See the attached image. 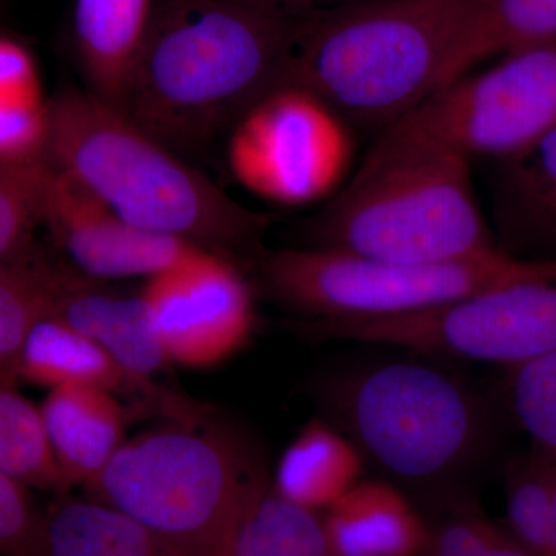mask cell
I'll list each match as a JSON object with an SVG mask.
<instances>
[{
  "mask_svg": "<svg viewBox=\"0 0 556 556\" xmlns=\"http://www.w3.org/2000/svg\"><path fill=\"white\" fill-rule=\"evenodd\" d=\"M308 248L401 263L450 262L497 249L470 161L368 152L356 175L306 219Z\"/></svg>",
  "mask_w": 556,
  "mask_h": 556,
  "instance_id": "obj_4",
  "label": "cell"
},
{
  "mask_svg": "<svg viewBox=\"0 0 556 556\" xmlns=\"http://www.w3.org/2000/svg\"><path fill=\"white\" fill-rule=\"evenodd\" d=\"M343 556H422L430 527L396 484L358 481L324 511Z\"/></svg>",
  "mask_w": 556,
  "mask_h": 556,
  "instance_id": "obj_17",
  "label": "cell"
},
{
  "mask_svg": "<svg viewBox=\"0 0 556 556\" xmlns=\"http://www.w3.org/2000/svg\"><path fill=\"white\" fill-rule=\"evenodd\" d=\"M422 556H533L497 525L479 511H460L430 529Z\"/></svg>",
  "mask_w": 556,
  "mask_h": 556,
  "instance_id": "obj_29",
  "label": "cell"
},
{
  "mask_svg": "<svg viewBox=\"0 0 556 556\" xmlns=\"http://www.w3.org/2000/svg\"><path fill=\"white\" fill-rule=\"evenodd\" d=\"M49 138L50 100L35 58L16 40L0 38V164L46 160Z\"/></svg>",
  "mask_w": 556,
  "mask_h": 556,
  "instance_id": "obj_22",
  "label": "cell"
},
{
  "mask_svg": "<svg viewBox=\"0 0 556 556\" xmlns=\"http://www.w3.org/2000/svg\"><path fill=\"white\" fill-rule=\"evenodd\" d=\"M39 408L64 489L90 484L124 444L126 413L113 391L58 388Z\"/></svg>",
  "mask_w": 556,
  "mask_h": 556,
  "instance_id": "obj_15",
  "label": "cell"
},
{
  "mask_svg": "<svg viewBox=\"0 0 556 556\" xmlns=\"http://www.w3.org/2000/svg\"><path fill=\"white\" fill-rule=\"evenodd\" d=\"M329 422L388 478L416 486L463 473L485 448L489 412L455 376L391 361L339 372L318 386Z\"/></svg>",
  "mask_w": 556,
  "mask_h": 556,
  "instance_id": "obj_5",
  "label": "cell"
},
{
  "mask_svg": "<svg viewBox=\"0 0 556 556\" xmlns=\"http://www.w3.org/2000/svg\"><path fill=\"white\" fill-rule=\"evenodd\" d=\"M493 215L501 251L556 260V127L517 155L497 161Z\"/></svg>",
  "mask_w": 556,
  "mask_h": 556,
  "instance_id": "obj_14",
  "label": "cell"
},
{
  "mask_svg": "<svg viewBox=\"0 0 556 556\" xmlns=\"http://www.w3.org/2000/svg\"><path fill=\"white\" fill-rule=\"evenodd\" d=\"M551 40H556V0H485L471 42L470 65Z\"/></svg>",
  "mask_w": 556,
  "mask_h": 556,
  "instance_id": "obj_27",
  "label": "cell"
},
{
  "mask_svg": "<svg viewBox=\"0 0 556 556\" xmlns=\"http://www.w3.org/2000/svg\"><path fill=\"white\" fill-rule=\"evenodd\" d=\"M225 139L236 181L283 207L334 195L353 153L345 121L316 94L294 86H278L260 98Z\"/></svg>",
  "mask_w": 556,
  "mask_h": 556,
  "instance_id": "obj_10",
  "label": "cell"
},
{
  "mask_svg": "<svg viewBox=\"0 0 556 556\" xmlns=\"http://www.w3.org/2000/svg\"><path fill=\"white\" fill-rule=\"evenodd\" d=\"M225 556H343L324 514L291 503L257 468L249 479Z\"/></svg>",
  "mask_w": 556,
  "mask_h": 556,
  "instance_id": "obj_19",
  "label": "cell"
},
{
  "mask_svg": "<svg viewBox=\"0 0 556 556\" xmlns=\"http://www.w3.org/2000/svg\"><path fill=\"white\" fill-rule=\"evenodd\" d=\"M257 468L233 434L185 422L124 441L86 486L91 500L179 547L225 556L241 496Z\"/></svg>",
  "mask_w": 556,
  "mask_h": 556,
  "instance_id": "obj_6",
  "label": "cell"
},
{
  "mask_svg": "<svg viewBox=\"0 0 556 556\" xmlns=\"http://www.w3.org/2000/svg\"><path fill=\"white\" fill-rule=\"evenodd\" d=\"M555 127L556 40H551L452 80L386 127L369 152L500 161Z\"/></svg>",
  "mask_w": 556,
  "mask_h": 556,
  "instance_id": "obj_8",
  "label": "cell"
},
{
  "mask_svg": "<svg viewBox=\"0 0 556 556\" xmlns=\"http://www.w3.org/2000/svg\"><path fill=\"white\" fill-rule=\"evenodd\" d=\"M46 160L135 228L230 257L262 252L269 215L230 199L123 110L87 89L51 98Z\"/></svg>",
  "mask_w": 556,
  "mask_h": 556,
  "instance_id": "obj_3",
  "label": "cell"
},
{
  "mask_svg": "<svg viewBox=\"0 0 556 556\" xmlns=\"http://www.w3.org/2000/svg\"><path fill=\"white\" fill-rule=\"evenodd\" d=\"M54 263L36 248L0 266V387L21 382V356L33 325L50 313Z\"/></svg>",
  "mask_w": 556,
  "mask_h": 556,
  "instance_id": "obj_23",
  "label": "cell"
},
{
  "mask_svg": "<svg viewBox=\"0 0 556 556\" xmlns=\"http://www.w3.org/2000/svg\"><path fill=\"white\" fill-rule=\"evenodd\" d=\"M39 199L40 226L49 230L65 262L98 280H148L200 248L135 228L47 160L40 164Z\"/></svg>",
  "mask_w": 556,
  "mask_h": 556,
  "instance_id": "obj_12",
  "label": "cell"
},
{
  "mask_svg": "<svg viewBox=\"0 0 556 556\" xmlns=\"http://www.w3.org/2000/svg\"><path fill=\"white\" fill-rule=\"evenodd\" d=\"M364 463L353 441L334 424L318 417L285 450L273 485L291 503L324 514L361 481Z\"/></svg>",
  "mask_w": 556,
  "mask_h": 556,
  "instance_id": "obj_20",
  "label": "cell"
},
{
  "mask_svg": "<svg viewBox=\"0 0 556 556\" xmlns=\"http://www.w3.org/2000/svg\"><path fill=\"white\" fill-rule=\"evenodd\" d=\"M141 291L170 365L217 367L254 334V294L230 255L195 249Z\"/></svg>",
  "mask_w": 556,
  "mask_h": 556,
  "instance_id": "obj_11",
  "label": "cell"
},
{
  "mask_svg": "<svg viewBox=\"0 0 556 556\" xmlns=\"http://www.w3.org/2000/svg\"><path fill=\"white\" fill-rule=\"evenodd\" d=\"M237 2L247 3L255 9L273 11V13L299 16V14L313 13V11L336 9V7L346 5L356 0H237Z\"/></svg>",
  "mask_w": 556,
  "mask_h": 556,
  "instance_id": "obj_31",
  "label": "cell"
},
{
  "mask_svg": "<svg viewBox=\"0 0 556 556\" xmlns=\"http://www.w3.org/2000/svg\"><path fill=\"white\" fill-rule=\"evenodd\" d=\"M305 334L517 367L556 351V281L492 289L408 316L309 320Z\"/></svg>",
  "mask_w": 556,
  "mask_h": 556,
  "instance_id": "obj_9",
  "label": "cell"
},
{
  "mask_svg": "<svg viewBox=\"0 0 556 556\" xmlns=\"http://www.w3.org/2000/svg\"><path fill=\"white\" fill-rule=\"evenodd\" d=\"M299 16L237 0H161L121 110L186 161L206 152L276 89Z\"/></svg>",
  "mask_w": 556,
  "mask_h": 556,
  "instance_id": "obj_1",
  "label": "cell"
},
{
  "mask_svg": "<svg viewBox=\"0 0 556 556\" xmlns=\"http://www.w3.org/2000/svg\"><path fill=\"white\" fill-rule=\"evenodd\" d=\"M506 529L533 556H551L554 466L533 452L511 460L504 479Z\"/></svg>",
  "mask_w": 556,
  "mask_h": 556,
  "instance_id": "obj_25",
  "label": "cell"
},
{
  "mask_svg": "<svg viewBox=\"0 0 556 556\" xmlns=\"http://www.w3.org/2000/svg\"><path fill=\"white\" fill-rule=\"evenodd\" d=\"M20 371L21 380L50 391L65 387L138 391L98 343L50 313L28 332Z\"/></svg>",
  "mask_w": 556,
  "mask_h": 556,
  "instance_id": "obj_21",
  "label": "cell"
},
{
  "mask_svg": "<svg viewBox=\"0 0 556 556\" xmlns=\"http://www.w3.org/2000/svg\"><path fill=\"white\" fill-rule=\"evenodd\" d=\"M153 0H75L73 43L86 89L123 109Z\"/></svg>",
  "mask_w": 556,
  "mask_h": 556,
  "instance_id": "obj_16",
  "label": "cell"
},
{
  "mask_svg": "<svg viewBox=\"0 0 556 556\" xmlns=\"http://www.w3.org/2000/svg\"><path fill=\"white\" fill-rule=\"evenodd\" d=\"M551 556H556V467H554V519H552Z\"/></svg>",
  "mask_w": 556,
  "mask_h": 556,
  "instance_id": "obj_32",
  "label": "cell"
},
{
  "mask_svg": "<svg viewBox=\"0 0 556 556\" xmlns=\"http://www.w3.org/2000/svg\"><path fill=\"white\" fill-rule=\"evenodd\" d=\"M504 391L530 452L556 467V351L507 368Z\"/></svg>",
  "mask_w": 556,
  "mask_h": 556,
  "instance_id": "obj_26",
  "label": "cell"
},
{
  "mask_svg": "<svg viewBox=\"0 0 556 556\" xmlns=\"http://www.w3.org/2000/svg\"><path fill=\"white\" fill-rule=\"evenodd\" d=\"M0 471L28 489H64L40 408L16 387H0Z\"/></svg>",
  "mask_w": 556,
  "mask_h": 556,
  "instance_id": "obj_24",
  "label": "cell"
},
{
  "mask_svg": "<svg viewBox=\"0 0 556 556\" xmlns=\"http://www.w3.org/2000/svg\"><path fill=\"white\" fill-rule=\"evenodd\" d=\"M39 525L28 486L0 471V556H36Z\"/></svg>",
  "mask_w": 556,
  "mask_h": 556,
  "instance_id": "obj_30",
  "label": "cell"
},
{
  "mask_svg": "<svg viewBox=\"0 0 556 556\" xmlns=\"http://www.w3.org/2000/svg\"><path fill=\"white\" fill-rule=\"evenodd\" d=\"M484 2L356 0L300 14L278 86L311 91L348 126L383 130L471 68Z\"/></svg>",
  "mask_w": 556,
  "mask_h": 556,
  "instance_id": "obj_2",
  "label": "cell"
},
{
  "mask_svg": "<svg viewBox=\"0 0 556 556\" xmlns=\"http://www.w3.org/2000/svg\"><path fill=\"white\" fill-rule=\"evenodd\" d=\"M36 556H199L115 508L65 500L40 514Z\"/></svg>",
  "mask_w": 556,
  "mask_h": 556,
  "instance_id": "obj_18",
  "label": "cell"
},
{
  "mask_svg": "<svg viewBox=\"0 0 556 556\" xmlns=\"http://www.w3.org/2000/svg\"><path fill=\"white\" fill-rule=\"evenodd\" d=\"M84 276L67 262L54 265L50 314L98 343L137 390L169 367L142 291L127 294Z\"/></svg>",
  "mask_w": 556,
  "mask_h": 556,
  "instance_id": "obj_13",
  "label": "cell"
},
{
  "mask_svg": "<svg viewBox=\"0 0 556 556\" xmlns=\"http://www.w3.org/2000/svg\"><path fill=\"white\" fill-rule=\"evenodd\" d=\"M255 260L263 291L309 320L408 316L492 289L556 281V260L518 258L500 248L434 263L308 247L262 251Z\"/></svg>",
  "mask_w": 556,
  "mask_h": 556,
  "instance_id": "obj_7",
  "label": "cell"
},
{
  "mask_svg": "<svg viewBox=\"0 0 556 556\" xmlns=\"http://www.w3.org/2000/svg\"><path fill=\"white\" fill-rule=\"evenodd\" d=\"M42 161L20 166L0 164V266L25 258L36 249Z\"/></svg>",
  "mask_w": 556,
  "mask_h": 556,
  "instance_id": "obj_28",
  "label": "cell"
}]
</instances>
